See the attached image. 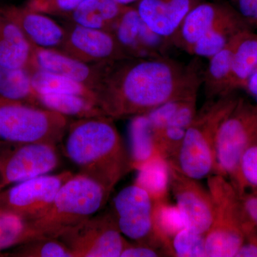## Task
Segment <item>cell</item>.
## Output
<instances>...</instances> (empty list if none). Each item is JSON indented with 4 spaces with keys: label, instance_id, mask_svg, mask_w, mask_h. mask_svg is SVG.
<instances>
[{
    "label": "cell",
    "instance_id": "obj_44",
    "mask_svg": "<svg viewBox=\"0 0 257 257\" xmlns=\"http://www.w3.org/2000/svg\"><path fill=\"white\" fill-rule=\"evenodd\" d=\"M256 143H257V141H256Z\"/></svg>",
    "mask_w": 257,
    "mask_h": 257
},
{
    "label": "cell",
    "instance_id": "obj_7",
    "mask_svg": "<svg viewBox=\"0 0 257 257\" xmlns=\"http://www.w3.org/2000/svg\"><path fill=\"white\" fill-rule=\"evenodd\" d=\"M256 141L257 104L240 96L216 135L214 174L226 177L235 187L240 159L245 150Z\"/></svg>",
    "mask_w": 257,
    "mask_h": 257
},
{
    "label": "cell",
    "instance_id": "obj_36",
    "mask_svg": "<svg viewBox=\"0 0 257 257\" xmlns=\"http://www.w3.org/2000/svg\"><path fill=\"white\" fill-rule=\"evenodd\" d=\"M167 256L162 248L147 243L128 241L120 257H160Z\"/></svg>",
    "mask_w": 257,
    "mask_h": 257
},
{
    "label": "cell",
    "instance_id": "obj_6",
    "mask_svg": "<svg viewBox=\"0 0 257 257\" xmlns=\"http://www.w3.org/2000/svg\"><path fill=\"white\" fill-rule=\"evenodd\" d=\"M69 124V117L57 111L0 96L1 141L57 145L63 140Z\"/></svg>",
    "mask_w": 257,
    "mask_h": 257
},
{
    "label": "cell",
    "instance_id": "obj_5",
    "mask_svg": "<svg viewBox=\"0 0 257 257\" xmlns=\"http://www.w3.org/2000/svg\"><path fill=\"white\" fill-rule=\"evenodd\" d=\"M110 194L88 176L74 175L59 189L48 212L32 226L41 236L57 238L64 230L96 214Z\"/></svg>",
    "mask_w": 257,
    "mask_h": 257
},
{
    "label": "cell",
    "instance_id": "obj_1",
    "mask_svg": "<svg viewBox=\"0 0 257 257\" xmlns=\"http://www.w3.org/2000/svg\"><path fill=\"white\" fill-rule=\"evenodd\" d=\"M198 59L186 64L169 56L126 57L104 64L95 90L98 106L106 116L122 119L198 94L204 72Z\"/></svg>",
    "mask_w": 257,
    "mask_h": 257
},
{
    "label": "cell",
    "instance_id": "obj_14",
    "mask_svg": "<svg viewBox=\"0 0 257 257\" xmlns=\"http://www.w3.org/2000/svg\"><path fill=\"white\" fill-rule=\"evenodd\" d=\"M31 46L30 68L63 76L82 83L95 92L102 77L104 64L84 63L56 49L43 48L32 43Z\"/></svg>",
    "mask_w": 257,
    "mask_h": 257
},
{
    "label": "cell",
    "instance_id": "obj_12",
    "mask_svg": "<svg viewBox=\"0 0 257 257\" xmlns=\"http://www.w3.org/2000/svg\"><path fill=\"white\" fill-rule=\"evenodd\" d=\"M65 36L58 50L90 64H107L126 58L116 37L110 32L88 28L68 23Z\"/></svg>",
    "mask_w": 257,
    "mask_h": 257
},
{
    "label": "cell",
    "instance_id": "obj_8",
    "mask_svg": "<svg viewBox=\"0 0 257 257\" xmlns=\"http://www.w3.org/2000/svg\"><path fill=\"white\" fill-rule=\"evenodd\" d=\"M72 257H120L128 241L111 211L88 218L58 236Z\"/></svg>",
    "mask_w": 257,
    "mask_h": 257
},
{
    "label": "cell",
    "instance_id": "obj_19",
    "mask_svg": "<svg viewBox=\"0 0 257 257\" xmlns=\"http://www.w3.org/2000/svg\"><path fill=\"white\" fill-rule=\"evenodd\" d=\"M197 94L186 98L165 127L155 138L157 152L166 160L176 156L197 113Z\"/></svg>",
    "mask_w": 257,
    "mask_h": 257
},
{
    "label": "cell",
    "instance_id": "obj_32",
    "mask_svg": "<svg viewBox=\"0 0 257 257\" xmlns=\"http://www.w3.org/2000/svg\"><path fill=\"white\" fill-rule=\"evenodd\" d=\"M8 254L20 257H72L69 248L60 239L44 236L19 245Z\"/></svg>",
    "mask_w": 257,
    "mask_h": 257
},
{
    "label": "cell",
    "instance_id": "obj_17",
    "mask_svg": "<svg viewBox=\"0 0 257 257\" xmlns=\"http://www.w3.org/2000/svg\"><path fill=\"white\" fill-rule=\"evenodd\" d=\"M234 11L226 5L202 2L184 19L171 40L172 47L189 55L192 47L202 37Z\"/></svg>",
    "mask_w": 257,
    "mask_h": 257
},
{
    "label": "cell",
    "instance_id": "obj_25",
    "mask_svg": "<svg viewBox=\"0 0 257 257\" xmlns=\"http://www.w3.org/2000/svg\"><path fill=\"white\" fill-rule=\"evenodd\" d=\"M138 170L135 184L145 189L154 202L167 201L170 189L168 161L157 154Z\"/></svg>",
    "mask_w": 257,
    "mask_h": 257
},
{
    "label": "cell",
    "instance_id": "obj_20",
    "mask_svg": "<svg viewBox=\"0 0 257 257\" xmlns=\"http://www.w3.org/2000/svg\"><path fill=\"white\" fill-rule=\"evenodd\" d=\"M31 61V43L18 25L0 11V65L29 69Z\"/></svg>",
    "mask_w": 257,
    "mask_h": 257
},
{
    "label": "cell",
    "instance_id": "obj_10",
    "mask_svg": "<svg viewBox=\"0 0 257 257\" xmlns=\"http://www.w3.org/2000/svg\"><path fill=\"white\" fill-rule=\"evenodd\" d=\"M73 175L64 171L13 184L0 192V209L35 222L48 212L59 189Z\"/></svg>",
    "mask_w": 257,
    "mask_h": 257
},
{
    "label": "cell",
    "instance_id": "obj_16",
    "mask_svg": "<svg viewBox=\"0 0 257 257\" xmlns=\"http://www.w3.org/2000/svg\"><path fill=\"white\" fill-rule=\"evenodd\" d=\"M202 2V0H139L134 7L150 30L171 42L185 17Z\"/></svg>",
    "mask_w": 257,
    "mask_h": 257
},
{
    "label": "cell",
    "instance_id": "obj_41",
    "mask_svg": "<svg viewBox=\"0 0 257 257\" xmlns=\"http://www.w3.org/2000/svg\"><path fill=\"white\" fill-rule=\"evenodd\" d=\"M114 1L122 6H134L139 0H114Z\"/></svg>",
    "mask_w": 257,
    "mask_h": 257
},
{
    "label": "cell",
    "instance_id": "obj_33",
    "mask_svg": "<svg viewBox=\"0 0 257 257\" xmlns=\"http://www.w3.org/2000/svg\"><path fill=\"white\" fill-rule=\"evenodd\" d=\"M169 256L176 257H207L205 234L184 228L170 240Z\"/></svg>",
    "mask_w": 257,
    "mask_h": 257
},
{
    "label": "cell",
    "instance_id": "obj_3",
    "mask_svg": "<svg viewBox=\"0 0 257 257\" xmlns=\"http://www.w3.org/2000/svg\"><path fill=\"white\" fill-rule=\"evenodd\" d=\"M239 98L237 93L232 92L207 99L189 124L179 152L169 162L197 180L214 174L216 135Z\"/></svg>",
    "mask_w": 257,
    "mask_h": 257
},
{
    "label": "cell",
    "instance_id": "obj_4",
    "mask_svg": "<svg viewBox=\"0 0 257 257\" xmlns=\"http://www.w3.org/2000/svg\"><path fill=\"white\" fill-rule=\"evenodd\" d=\"M214 202V217L205 234L207 257H236L245 236L256 230L249 221L241 196L229 179L217 174L207 177Z\"/></svg>",
    "mask_w": 257,
    "mask_h": 257
},
{
    "label": "cell",
    "instance_id": "obj_38",
    "mask_svg": "<svg viewBox=\"0 0 257 257\" xmlns=\"http://www.w3.org/2000/svg\"><path fill=\"white\" fill-rule=\"evenodd\" d=\"M240 196L246 216L257 230V197L253 192H245Z\"/></svg>",
    "mask_w": 257,
    "mask_h": 257
},
{
    "label": "cell",
    "instance_id": "obj_2",
    "mask_svg": "<svg viewBox=\"0 0 257 257\" xmlns=\"http://www.w3.org/2000/svg\"><path fill=\"white\" fill-rule=\"evenodd\" d=\"M114 119L106 116L77 119L64 135V152L79 169L109 192L132 168Z\"/></svg>",
    "mask_w": 257,
    "mask_h": 257
},
{
    "label": "cell",
    "instance_id": "obj_21",
    "mask_svg": "<svg viewBox=\"0 0 257 257\" xmlns=\"http://www.w3.org/2000/svg\"><path fill=\"white\" fill-rule=\"evenodd\" d=\"M126 7L114 0H85L63 18L68 23L112 33Z\"/></svg>",
    "mask_w": 257,
    "mask_h": 257
},
{
    "label": "cell",
    "instance_id": "obj_24",
    "mask_svg": "<svg viewBox=\"0 0 257 257\" xmlns=\"http://www.w3.org/2000/svg\"><path fill=\"white\" fill-rule=\"evenodd\" d=\"M40 106L77 119L106 116L94 101L67 93L37 92Z\"/></svg>",
    "mask_w": 257,
    "mask_h": 257
},
{
    "label": "cell",
    "instance_id": "obj_11",
    "mask_svg": "<svg viewBox=\"0 0 257 257\" xmlns=\"http://www.w3.org/2000/svg\"><path fill=\"white\" fill-rule=\"evenodd\" d=\"M153 210L154 201L149 193L134 184L115 196L111 212L124 236L135 242L150 243L165 251L155 235Z\"/></svg>",
    "mask_w": 257,
    "mask_h": 257
},
{
    "label": "cell",
    "instance_id": "obj_13",
    "mask_svg": "<svg viewBox=\"0 0 257 257\" xmlns=\"http://www.w3.org/2000/svg\"><path fill=\"white\" fill-rule=\"evenodd\" d=\"M168 161V160H167ZM170 189L187 227L207 234L214 217V202L209 189L199 180L184 175L169 162Z\"/></svg>",
    "mask_w": 257,
    "mask_h": 257
},
{
    "label": "cell",
    "instance_id": "obj_37",
    "mask_svg": "<svg viewBox=\"0 0 257 257\" xmlns=\"http://www.w3.org/2000/svg\"><path fill=\"white\" fill-rule=\"evenodd\" d=\"M237 13L243 21L252 30H257V0H236Z\"/></svg>",
    "mask_w": 257,
    "mask_h": 257
},
{
    "label": "cell",
    "instance_id": "obj_26",
    "mask_svg": "<svg viewBox=\"0 0 257 257\" xmlns=\"http://www.w3.org/2000/svg\"><path fill=\"white\" fill-rule=\"evenodd\" d=\"M0 96L40 106L37 91L26 69H10L0 65Z\"/></svg>",
    "mask_w": 257,
    "mask_h": 257
},
{
    "label": "cell",
    "instance_id": "obj_29",
    "mask_svg": "<svg viewBox=\"0 0 257 257\" xmlns=\"http://www.w3.org/2000/svg\"><path fill=\"white\" fill-rule=\"evenodd\" d=\"M42 236L26 219L0 209V254L35 238ZM1 256V255H0Z\"/></svg>",
    "mask_w": 257,
    "mask_h": 257
},
{
    "label": "cell",
    "instance_id": "obj_34",
    "mask_svg": "<svg viewBox=\"0 0 257 257\" xmlns=\"http://www.w3.org/2000/svg\"><path fill=\"white\" fill-rule=\"evenodd\" d=\"M257 189V143H253L243 152L239 161L238 179L235 189L240 195L246 189Z\"/></svg>",
    "mask_w": 257,
    "mask_h": 257
},
{
    "label": "cell",
    "instance_id": "obj_39",
    "mask_svg": "<svg viewBox=\"0 0 257 257\" xmlns=\"http://www.w3.org/2000/svg\"><path fill=\"white\" fill-rule=\"evenodd\" d=\"M236 257H257V230L246 235Z\"/></svg>",
    "mask_w": 257,
    "mask_h": 257
},
{
    "label": "cell",
    "instance_id": "obj_35",
    "mask_svg": "<svg viewBox=\"0 0 257 257\" xmlns=\"http://www.w3.org/2000/svg\"><path fill=\"white\" fill-rule=\"evenodd\" d=\"M85 0H27L24 6L49 15L64 18Z\"/></svg>",
    "mask_w": 257,
    "mask_h": 257
},
{
    "label": "cell",
    "instance_id": "obj_42",
    "mask_svg": "<svg viewBox=\"0 0 257 257\" xmlns=\"http://www.w3.org/2000/svg\"><path fill=\"white\" fill-rule=\"evenodd\" d=\"M253 194H255V195H256V197H257V189H256V190L253 191Z\"/></svg>",
    "mask_w": 257,
    "mask_h": 257
},
{
    "label": "cell",
    "instance_id": "obj_27",
    "mask_svg": "<svg viewBox=\"0 0 257 257\" xmlns=\"http://www.w3.org/2000/svg\"><path fill=\"white\" fill-rule=\"evenodd\" d=\"M28 70L31 77L32 85L37 92L77 94L97 104L96 92L82 83L38 68H30Z\"/></svg>",
    "mask_w": 257,
    "mask_h": 257
},
{
    "label": "cell",
    "instance_id": "obj_43",
    "mask_svg": "<svg viewBox=\"0 0 257 257\" xmlns=\"http://www.w3.org/2000/svg\"><path fill=\"white\" fill-rule=\"evenodd\" d=\"M4 143H5V142L1 141V140H0V145H3V144Z\"/></svg>",
    "mask_w": 257,
    "mask_h": 257
},
{
    "label": "cell",
    "instance_id": "obj_40",
    "mask_svg": "<svg viewBox=\"0 0 257 257\" xmlns=\"http://www.w3.org/2000/svg\"><path fill=\"white\" fill-rule=\"evenodd\" d=\"M244 90L257 104V69L248 79Z\"/></svg>",
    "mask_w": 257,
    "mask_h": 257
},
{
    "label": "cell",
    "instance_id": "obj_18",
    "mask_svg": "<svg viewBox=\"0 0 257 257\" xmlns=\"http://www.w3.org/2000/svg\"><path fill=\"white\" fill-rule=\"evenodd\" d=\"M256 69L257 32L251 28H246L235 37L229 92L244 90L248 79Z\"/></svg>",
    "mask_w": 257,
    "mask_h": 257
},
{
    "label": "cell",
    "instance_id": "obj_22",
    "mask_svg": "<svg viewBox=\"0 0 257 257\" xmlns=\"http://www.w3.org/2000/svg\"><path fill=\"white\" fill-rule=\"evenodd\" d=\"M236 35L222 50L208 59L209 63L203 72L202 84L207 99L230 94L229 82Z\"/></svg>",
    "mask_w": 257,
    "mask_h": 257
},
{
    "label": "cell",
    "instance_id": "obj_9",
    "mask_svg": "<svg viewBox=\"0 0 257 257\" xmlns=\"http://www.w3.org/2000/svg\"><path fill=\"white\" fill-rule=\"evenodd\" d=\"M57 145L35 143L0 145V192L13 184L48 175L60 163Z\"/></svg>",
    "mask_w": 257,
    "mask_h": 257
},
{
    "label": "cell",
    "instance_id": "obj_31",
    "mask_svg": "<svg viewBox=\"0 0 257 257\" xmlns=\"http://www.w3.org/2000/svg\"><path fill=\"white\" fill-rule=\"evenodd\" d=\"M142 23L143 20L135 7L126 6L113 30V35L128 57L145 58L139 42Z\"/></svg>",
    "mask_w": 257,
    "mask_h": 257
},
{
    "label": "cell",
    "instance_id": "obj_15",
    "mask_svg": "<svg viewBox=\"0 0 257 257\" xmlns=\"http://www.w3.org/2000/svg\"><path fill=\"white\" fill-rule=\"evenodd\" d=\"M0 11L18 25L33 45L56 50L62 45L65 30L49 15L15 5L0 6Z\"/></svg>",
    "mask_w": 257,
    "mask_h": 257
},
{
    "label": "cell",
    "instance_id": "obj_28",
    "mask_svg": "<svg viewBox=\"0 0 257 257\" xmlns=\"http://www.w3.org/2000/svg\"><path fill=\"white\" fill-rule=\"evenodd\" d=\"M132 168L138 170L157 155L155 137L145 114L134 116L130 124Z\"/></svg>",
    "mask_w": 257,
    "mask_h": 257
},
{
    "label": "cell",
    "instance_id": "obj_30",
    "mask_svg": "<svg viewBox=\"0 0 257 257\" xmlns=\"http://www.w3.org/2000/svg\"><path fill=\"white\" fill-rule=\"evenodd\" d=\"M154 231L157 240L165 248L169 256L170 240L180 230L187 227L180 211L167 201L154 202Z\"/></svg>",
    "mask_w": 257,
    "mask_h": 257
},
{
    "label": "cell",
    "instance_id": "obj_23",
    "mask_svg": "<svg viewBox=\"0 0 257 257\" xmlns=\"http://www.w3.org/2000/svg\"><path fill=\"white\" fill-rule=\"evenodd\" d=\"M249 28L234 10L219 22L194 45L189 55L209 59L219 52L241 30Z\"/></svg>",
    "mask_w": 257,
    "mask_h": 257
}]
</instances>
